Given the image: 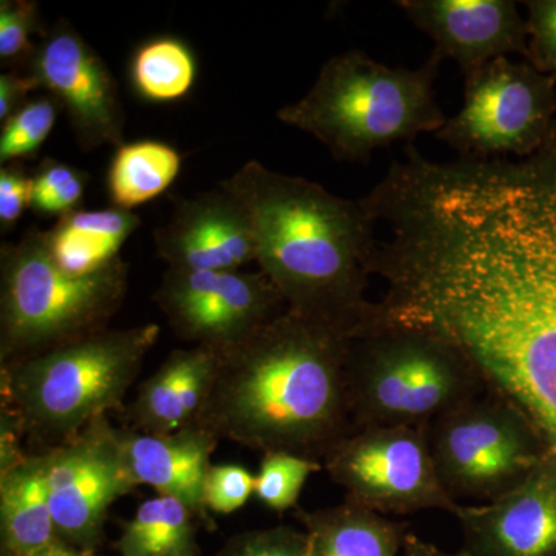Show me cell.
<instances>
[{
	"mask_svg": "<svg viewBox=\"0 0 556 556\" xmlns=\"http://www.w3.org/2000/svg\"><path fill=\"white\" fill-rule=\"evenodd\" d=\"M387 233L375 262L383 321L455 343L556 457V144L434 164Z\"/></svg>",
	"mask_w": 556,
	"mask_h": 556,
	"instance_id": "obj_1",
	"label": "cell"
},
{
	"mask_svg": "<svg viewBox=\"0 0 556 556\" xmlns=\"http://www.w3.org/2000/svg\"><path fill=\"white\" fill-rule=\"evenodd\" d=\"M351 339L285 311L243 343L218 354L195 426L222 441L324 464L353 433L346 387Z\"/></svg>",
	"mask_w": 556,
	"mask_h": 556,
	"instance_id": "obj_2",
	"label": "cell"
},
{
	"mask_svg": "<svg viewBox=\"0 0 556 556\" xmlns=\"http://www.w3.org/2000/svg\"><path fill=\"white\" fill-rule=\"evenodd\" d=\"M219 186L248 208L255 263L289 311L350 339L378 325V303L365 295L378 237L361 201L340 199L318 182L255 160Z\"/></svg>",
	"mask_w": 556,
	"mask_h": 556,
	"instance_id": "obj_3",
	"label": "cell"
},
{
	"mask_svg": "<svg viewBox=\"0 0 556 556\" xmlns=\"http://www.w3.org/2000/svg\"><path fill=\"white\" fill-rule=\"evenodd\" d=\"M441 58L419 68L388 67L361 50L325 62L308 93L278 110L287 126L309 134L339 161L367 163L394 142L437 134L447 123L434 97Z\"/></svg>",
	"mask_w": 556,
	"mask_h": 556,
	"instance_id": "obj_4",
	"label": "cell"
},
{
	"mask_svg": "<svg viewBox=\"0 0 556 556\" xmlns=\"http://www.w3.org/2000/svg\"><path fill=\"white\" fill-rule=\"evenodd\" d=\"M160 325L100 332L0 368V396L40 452L118 409L159 342Z\"/></svg>",
	"mask_w": 556,
	"mask_h": 556,
	"instance_id": "obj_5",
	"label": "cell"
},
{
	"mask_svg": "<svg viewBox=\"0 0 556 556\" xmlns=\"http://www.w3.org/2000/svg\"><path fill=\"white\" fill-rule=\"evenodd\" d=\"M346 387L354 430L428 427L486 390L455 343L428 329L380 320L351 339Z\"/></svg>",
	"mask_w": 556,
	"mask_h": 556,
	"instance_id": "obj_6",
	"label": "cell"
},
{
	"mask_svg": "<svg viewBox=\"0 0 556 556\" xmlns=\"http://www.w3.org/2000/svg\"><path fill=\"white\" fill-rule=\"evenodd\" d=\"M129 288L124 260L93 276L54 265L43 232L0 249V365L38 356L109 328Z\"/></svg>",
	"mask_w": 556,
	"mask_h": 556,
	"instance_id": "obj_7",
	"label": "cell"
},
{
	"mask_svg": "<svg viewBox=\"0 0 556 556\" xmlns=\"http://www.w3.org/2000/svg\"><path fill=\"white\" fill-rule=\"evenodd\" d=\"M442 485L457 504L506 495L551 453L525 413L486 388L428 426Z\"/></svg>",
	"mask_w": 556,
	"mask_h": 556,
	"instance_id": "obj_8",
	"label": "cell"
},
{
	"mask_svg": "<svg viewBox=\"0 0 556 556\" xmlns=\"http://www.w3.org/2000/svg\"><path fill=\"white\" fill-rule=\"evenodd\" d=\"M466 78L463 109L434 134L460 160L530 159L556 141V80L497 58Z\"/></svg>",
	"mask_w": 556,
	"mask_h": 556,
	"instance_id": "obj_9",
	"label": "cell"
},
{
	"mask_svg": "<svg viewBox=\"0 0 556 556\" xmlns=\"http://www.w3.org/2000/svg\"><path fill=\"white\" fill-rule=\"evenodd\" d=\"M324 468L348 501L386 517L422 510L455 517L460 506L438 477L428 427L354 430L328 453Z\"/></svg>",
	"mask_w": 556,
	"mask_h": 556,
	"instance_id": "obj_10",
	"label": "cell"
},
{
	"mask_svg": "<svg viewBox=\"0 0 556 556\" xmlns=\"http://www.w3.org/2000/svg\"><path fill=\"white\" fill-rule=\"evenodd\" d=\"M177 338L223 354L288 309L262 270L167 268L153 295Z\"/></svg>",
	"mask_w": 556,
	"mask_h": 556,
	"instance_id": "obj_11",
	"label": "cell"
},
{
	"mask_svg": "<svg viewBox=\"0 0 556 556\" xmlns=\"http://www.w3.org/2000/svg\"><path fill=\"white\" fill-rule=\"evenodd\" d=\"M40 453L58 538L93 554L104 540L110 507L138 486L126 466L118 428L102 416L64 444Z\"/></svg>",
	"mask_w": 556,
	"mask_h": 556,
	"instance_id": "obj_12",
	"label": "cell"
},
{
	"mask_svg": "<svg viewBox=\"0 0 556 556\" xmlns=\"http://www.w3.org/2000/svg\"><path fill=\"white\" fill-rule=\"evenodd\" d=\"M27 70L65 109L80 148L124 144L126 115L118 84L70 22L62 20L47 33Z\"/></svg>",
	"mask_w": 556,
	"mask_h": 556,
	"instance_id": "obj_13",
	"label": "cell"
},
{
	"mask_svg": "<svg viewBox=\"0 0 556 556\" xmlns=\"http://www.w3.org/2000/svg\"><path fill=\"white\" fill-rule=\"evenodd\" d=\"M463 556H556V457L547 455L506 495L460 504Z\"/></svg>",
	"mask_w": 556,
	"mask_h": 556,
	"instance_id": "obj_14",
	"label": "cell"
},
{
	"mask_svg": "<svg viewBox=\"0 0 556 556\" xmlns=\"http://www.w3.org/2000/svg\"><path fill=\"white\" fill-rule=\"evenodd\" d=\"M442 61L457 62L464 76L497 58H527V24L511 0H399Z\"/></svg>",
	"mask_w": 556,
	"mask_h": 556,
	"instance_id": "obj_15",
	"label": "cell"
},
{
	"mask_svg": "<svg viewBox=\"0 0 556 556\" xmlns=\"http://www.w3.org/2000/svg\"><path fill=\"white\" fill-rule=\"evenodd\" d=\"M153 243L169 269L240 270L257 258L248 208L222 186L177 201L167 225L153 232Z\"/></svg>",
	"mask_w": 556,
	"mask_h": 556,
	"instance_id": "obj_16",
	"label": "cell"
},
{
	"mask_svg": "<svg viewBox=\"0 0 556 556\" xmlns=\"http://www.w3.org/2000/svg\"><path fill=\"white\" fill-rule=\"evenodd\" d=\"M126 466L137 485H150L156 495L175 497L214 529L204 504V481L219 439L206 428L193 426L170 434L119 430Z\"/></svg>",
	"mask_w": 556,
	"mask_h": 556,
	"instance_id": "obj_17",
	"label": "cell"
},
{
	"mask_svg": "<svg viewBox=\"0 0 556 556\" xmlns=\"http://www.w3.org/2000/svg\"><path fill=\"white\" fill-rule=\"evenodd\" d=\"M218 354L203 346L174 350L141 387L129 417L139 433L170 434L193 427L206 404Z\"/></svg>",
	"mask_w": 556,
	"mask_h": 556,
	"instance_id": "obj_18",
	"label": "cell"
},
{
	"mask_svg": "<svg viewBox=\"0 0 556 556\" xmlns=\"http://www.w3.org/2000/svg\"><path fill=\"white\" fill-rule=\"evenodd\" d=\"M141 225L123 208L70 212L43 232L47 252L58 268L72 276H93L118 263L121 248Z\"/></svg>",
	"mask_w": 556,
	"mask_h": 556,
	"instance_id": "obj_19",
	"label": "cell"
},
{
	"mask_svg": "<svg viewBox=\"0 0 556 556\" xmlns=\"http://www.w3.org/2000/svg\"><path fill=\"white\" fill-rule=\"evenodd\" d=\"M308 556H399L407 525L345 500L339 506L299 510Z\"/></svg>",
	"mask_w": 556,
	"mask_h": 556,
	"instance_id": "obj_20",
	"label": "cell"
},
{
	"mask_svg": "<svg viewBox=\"0 0 556 556\" xmlns=\"http://www.w3.org/2000/svg\"><path fill=\"white\" fill-rule=\"evenodd\" d=\"M2 554L24 556L60 540L46 482V459L31 453L20 466L0 475Z\"/></svg>",
	"mask_w": 556,
	"mask_h": 556,
	"instance_id": "obj_21",
	"label": "cell"
},
{
	"mask_svg": "<svg viewBox=\"0 0 556 556\" xmlns=\"http://www.w3.org/2000/svg\"><path fill=\"white\" fill-rule=\"evenodd\" d=\"M181 167V153L167 142L139 139L119 146L108 174L112 207L131 212L156 199L174 185Z\"/></svg>",
	"mask_w": 556,
	"mask_h": 556,
	"instance_id": "obj_22",
	"label": "cell"
},
{
	"mask_svg": "<svg viewBox=\"0 0 556 556\" xmlns=\"http://www.w3.org/2000/svg\"><path fill=\"white\" fill-rule=\"evenodd\" d=\"M192 510L175 497L156 495L124 522L115 548L119 556H201Z\"/></svg>",
	"mask_w": 556,
	"mask_h": 556,
	"instance_id": "obj_23",
	"label": "cell"
},
{
	"mask_svg": "<svg viewBox=\"0 0 556 556\" xmlns=\"http://www.w3.org/2000/svg\"><path fill=\"white\" fill-rule=\"evenodd\" d=\"M131 86L149 102H174L195 86L199 65L192 49L178 38L161 36L139 46L130 61Z\"/></svg>",
	"mask_w": 556,
	"mask_h": 556,
	"instance_id": "obj_24",
	"label": "cell"
},
{
	"mask_svg": "<svg viewBox=\"0 0 556 556\" xmlns=\"http://www.w3.org/2000/svg\"><path fill=\"white\" fill-rule=\"evenodd\" d=\"M321 468L324 464L318 460L291 453L263 455L258 473L255 475L254 495L270 510L287 511L298 504L311 475Z\"/></svg>",
	"mask_w": 556,
	"mask_h": 556,
	"instance_id": "obj_25",
	"label": "cell"
},
{
	"mask_svg": "<svg viewBox=\"0 0 556 556\" xmlns=\"http://www.w3.org/2000/svg\"><path fill=\"white\" fill-rule=\"evenodd\" d=\"M60 102L49 97L36 98L22 105L2 127L0 164L31 159L53 131Z\"/></svg>",
	"mask_w": 556,
	"mask_h": 556,
	"instance_id": "obj_26",
	"label": "cell"
},
{
	"mask_svg": "<svg viewBox=\"0 0 556 556\" xmlns=\"http://www.w3.org/2000/svg\"><path fill=\"white\" fill-rule=\"evenodd\" d=\"M89 175L56 160H43L33 175L31 208L47 217H64L78 211Z\"/></svg>",
	"mask_w": 556,
	"mask_h": 556,
	"instance_id": "obj_27",
	"label": "cell"
},
{
	"mask_svg": "<svg viewBox=\"0 0 556 556\" xmlns=\"http://www.w3.org/2000/svg\"><path fill=\"white\" fill-rule=\"evenodd\" d=\"M40 31L39 5L35 0L0 2V62L3 67H28L38 47L31 35Z\"/></svg>",
	"mask_w": 556,
	"mask_h": 556,
	"instance_id": "obj_28",
	"label": "cell"
},
{
	"mask_svg": "<svg viewBox=\"0 0 556 556\" xmlns=\"http://www.w3.org/2000/svg\"><path fill=\"white\" fill-rule=\"evenodd\" d=\"M215 556H308V540L291 526L248 530L226 541Z\"/></svg>",
	"mask_w": 556,
	"mask_h": 556,
	"instance_id": "obj_29",
	"label": "cell"
},
{
	"mask_svg": "<svg viewBox=\"0 0 556 556\" xmlns=\"http://www.w3.org/2000/svg\"><path fill=\"white\" fill-rule=\"evenodd\" d=\"M255 493V475L236 464H212L204 481V504L208 511L230 515L240 510Z\"/></svg>",
	"mask_w": 556,
	"mask_h": 556,
	"instance_id": "obj_30",
	"label": "cell"
},
{
	"mask_svg": "<svg viewBox=\"0 0 556 556\" xmlns=\"http://www.w3.org/2000/svg\"><path fill=\"white\" fill-rule=\"evenodd\" d=\"M527 58L538 72L556 80V0H529Z\"/></svg>",
	"mask_w": 556,
	"mask_h": 556,
	"instance_id": "obj_31",
	"label": "cell"
},
{
	"mask_svg": "<svg viewBox=\"0 0 556 556\" xmlns=\"http://www.w3.org/2000/svg\"><path fill=\"white\" fill-rule=\"evenodd\" d=\"M33 201V175L21 161L0 167V226L9 230L16 225Z\"/></svg>",
	"mask_w": 556,
	"mask_h": 556,
	"instance_id": "obj_32",
	"label": "cell"
},
{
	"mask_svg": "<svg viewBox=\"0 0 556 556\" xmlns=\"http://www.w3.org/2000/svg\"><path fill=\"white\" fill-rule=\"evenodd\" d=\"M25 437L24 426L20 417L7 405L0 409V475L20 466L31 453H25L21 447Z\"/></svg>",
	"mask_w": 556,
	"mask_h": 556,
	"instance_id": "obj_33",
	"label": "cell"
},
{
	"mask_svg": "<svg viewBox=\"0 0 556 556\" xmlns=\"http://www.w3.org/2000/svg\"><path fill=\"white\" fill-rule=\"evenodd\" d=\"M39 89L38 79L30 73H17L16 70L2 73L0 75V123L5 124L22 105L27 104L28 94Z\"/></svg>",
	"mask_w": 556,
	"mask_h": 556,
	"instance_id": "obj_34",
	"label": "cell"
},
{
	"mask_svg": "<svg viewBox=\"0 0 556 556\" xmlns=\"http://www.w3.org/2000/svg\"><path fill=\"white\" fill-rule=\"evenodd\" d=\"M399 556H463L460 552L457 554H450V552L442 551L434 546V544L428 543V541H424L422 538L413 535V533L408 532L407 538H405L404 546L401 548V554Z\"/></svg>",
	"mask_w": 556,
	"mask_h": 556,
	"instance_id": "obj_35",
	"label": "cell"
},
{
	"mask_svg": "<svg viewBox=\"0 0 556 556\" xmlns=\"http://www.w3.org/2000/svg\"><path fill=\"white\" fill-rule=\"evenodd\" d=\"M24 556H94V554L80 551V548L70 546V544L64 543V541L58 540L49 544V546L39 548V551L31 552V554Z\"/></svg>",
	"mask_w": 556,
	"mask_h": 556,
	"instance_id": "obj_36",
	"label": "cell"
},
{
	"mask_svg": "<svg viewBox=\"0 0 556 556\" xmlns=\"http://www.w3.org/2000/svg\"><path fill=\"white\" fill-rule=\"evenodd\" d=\"M2 556H9V555H2Z\"/></svg>",
	"mask_w": 556,
	"mask_h": 556,
	"instance_id": "obj_37",
	"label": "cell"
}]
</instances>
